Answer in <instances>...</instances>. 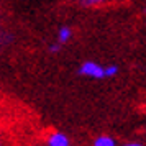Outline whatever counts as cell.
<instances>
[{"label": "cell", "mask_w": 146, "mask_h": 146, "mask_svg": "<svg viewBox=\"0 0 146 146\" xmlns=\"http://www.w3.org/2000/svg\"><path fill=\"white\" fill-rule=\"evenodd\" d=\"M77 72L84 77H90V79H104L105 77V66H100L95 61H84L79 66Z\"/></svg>", "instance_id": "obj_1"}, {"label": "cell", "mask_w": 146, "mask_h": 146, "mask_svg": "<svg viewBox=\"0 0 146 146\" xmlns=\"http://www.w3.org/2000/svg\"><path fill=\"white\" fill-rule=\"evenodd\" d=\"M46 146H71V141L66 133L51 131L46 138Z\"/></svg>", "instance_id": "obj_2"}, {"label": "cell", "mask_w": 146, "mask_h": 146, "mask_svg": "<svg viewBox=\"0 0 146 146\" xmlns=\"http://www.w3.org/2000/svg\"><path fill=\"white\" fill-rule=\"evenodd\" d=\"M92 146H117V139L110 135H100L92 141Z\"/></svg>", "instance_id": "obj_3"}, {"label": "cell", "mask_w": 146, "mask_h": 146, "mask_svg": "<svg viewBox=\"0 0 146 146\" xmlns=\"http://www.w3.org/2000/svg\"><path fill=\"white\" fill-rule=\"evenodd\" d=\"M71 38H72V30L69 27H61L59 30H58V43H59V44L67 43Z\"/></svg>", "instance_id": "obj_4"}, {"label": "cell", "mask_w": 146, "mask_h": 146, "mask_svg": "<svg viewBox=\"0 0 146 146\" xmlns=\"http://www.w3.org/2000/svg\"><path fill=\"white\" fill-rule=\"evenodd\" d=\"M118 71L120 69L117 64H108V66H105V77H115Z\"/></svg>", "instance_id": "obj_5"}, {"label": "cell", "mask_w": 146, "mask_h": 146, "mask_svg": "<svg viewBox=\"0 0 146 146\" xmlns=\"http://www.w3.org/2000/svg\"><path fill=\"white\" fill-rule=\"evenodd\" d=\"M48 49H49V53H59L61 51V44L59 43H51Z\"/></svg>", "instance_id": "obj_6"}, {"label": "cell", "mask_w": 146, "mask_h": 146, "mask_svg": "<svg viewBox=\"0 0 146 146\" xmlns=\"http://www.w3.org/2000/svg\"><path fill=\"white\" fill-rule=\"evenodd\" d=\"M100 2L99 0H84V2H80V5H84V7H92V5H99Z\"/></svg>", "instance_id": "obj_7"}, {"label": "cell", "mask_w": 146, "mask_h": 146, "mask_svg": "<svg viewBox=\"0 0 146 146\" xmlns=\"http://www.w3.org/2000/svg\"><path fill=\"white\" fill-rule=\"evenodd\" d=\"M121 146H145V145H141L138 141H128V143H123Z\"/></svg>", "instance_id": "obj_8"}, {"label": "cell", "mask_w": 146, "mask_h": 146, "mask_svg": "<svg viewBox=\"0 0 146 146\" xmlns=\"http://www.w3.org/2000/svg\"><path fill=\"white\" fill-rule=\"evenodd\" d=\"M0 146H2V141H0Z\"/></svg>", "instance_id": "obj_9"}]
</instances>
